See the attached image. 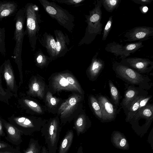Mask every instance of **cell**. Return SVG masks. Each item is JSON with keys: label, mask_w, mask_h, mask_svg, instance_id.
<instances>
[{"label": "cell", "mask_w": 153, "mask_h": 153, "mask_svg": "<svg viewBox=\"0 0 153 153\" xmlns=\"http://www.w3.org/2000/svg\"><path fill=\"white\" fill-rule=\"evenodd\" d=\"M15 29L13 39L16 42L13 52V58L19 72L20 82L19 86L23 83V73L22 53L24 38L26 34L25 29V11L24 7L19 10L16 13L14 18Z\"/></svg>", "instance_id": "cell-1"}, {"label": "cell", "mask_w": 153, "mask_h": 153, "mask_svg": "<svg viewBox=\"0 0 153 153\" xmlns=\"http://www.w3.org/2000/svg\"><path fill=\"white\" fill-rule=\"evenodd\" d=\"M102 0H97L94 7L89 11V15H85V22L87 25L85 35L79 42L78 45L91 44L97 35L101 34L103 24L101 23Z\"/></svg>", "instance_id": "cell-2"}, {"label": "cell", "mask_w": 153, "mask_h": 153, "mask_svg": "<svg viewBox=\"0 0 153 153\" xmlns=\"http://www.w3.org/2000/svg\"><path fill=\"white\" fill-rule=\"evenodd\" d=\"M112 68L116 77L128 85H137L146 90H149L152 86V80L148 76L140 74L120 62H114Z\"/></svg>", "instance_id": "cell-3"}, {"label": "cell", "mask_w": 153, "mask_h": 153, "mask_svg": "<svg viewBox=\"0 0 153 153\" xmlns=\"http://www.w3.org/2000/svg\"><path fill=\"white\" fill-rule=\"evenodd\" d=\"M24 8L25 11L26 34L31 50L34 51L40 33L41 25L43 21L41 19L38 7L36 4L27 3Z\"/></svg>", "instance_id": "cell-4"}, {"label": "cell", "mask_w": 153, "mask_h": 153, "mask_svg": "<svg viewBox=\"0 0 153 153\" xmlns=\"http://www.w3.org/2000/svg\"><path fill=\"white\" fill-rule=\"evenodd\" d=\"M46 13L61 26L72 33L74 29V17L73 15L53 1L39 0Z\"/></svg>", "instance_id": "cell-5"}, {"label": "cell", "mask_w": 153, "mask_h": 153, "mask_svg": "<svg viewBox=\"0 0 153 153\" xmlns=\"http://www.w3.org/2000/svg\"><path fill=\"white\" fill-rule=\"evenodd\" d=\"M49 86L52 92L65 90L76 92L82 95L84 94L75 77L70 73L66 71L52 75L50 79Z\"/></svg>", "instance_id": "cell-6"}, {"label": "cell", "mask_w": 153, "mask_h": 153, "mask_svg": "<svg viewBox=\"0 0 153 153\" xmlns=\"http://www.w3.org/2000/svg\"><path fill=\"white\" fill-rule=\"evenodd\" d=\"M9 122L26 136L31 135L40 131L46 122L45 120L33 116L16 115L13 114L7 118Z\"/></svg>", "instance_id": "cell-7"}, {"label": "cell", "mask_w": 153, "mask_h": 153, "mask_svg": "<svg viewBox=\"0 0 153 153\" xmlns=\"http://www.w3.org/2000/svg\"><path fill=\"white\" fill-rule=\"evenodd\" d=\"M83 95L73 94L62 103L57 111L62 123L65 124L77 116L76 114L80 113L82 109Z\"/></svg>", "instance_id": "cell-8"}, {"label": "cell", "mask_w": 153, "mask_h": 153, "mask_svg": "<svg viewBox=\"0 0 153 153\" xmlns=\"http://www.w3.org/2000/svg\"><path fill=\"white\" fill-rule=\"evenodd\" d=\"M44 137L48 153H56L61 131L59 120L58 116L49 119L40 130Z\"/></svg>", "instance_id": "cell-9"}, {"label": "cell", "mask_w": 153, "mask_h": 153, "mask_svg": "<svg viewBox=\"0 0 153 153\" xmlns=\"http://www.w3.org/2000/svg\"><path fill=\"white\" fill-rule=\"evenodd\" d=\"M143 46L141 42L126 43L123 46L114 41L108 44L105 47V50L107 52L113 53L116 56H120L119 58L123 59Z\"/></svg>", "instance_id": "cell-10"}, {"label": "cell", "mask_w": 153, "mask_h": 153, "mask_svg": "<svg viewBox=\"0 0 153 153\" xmlns=\"http://www.w3.org/2000/svg\"><path fill=\"white\" fill-rule=\"evenodd\" d=\"M101 108L102 115V122H109L114 120L119 113L120 108L114 105L106 96L101 94L96 97Z\"/></svg>", "instance_id": "cell-11"}, {"label": "cell", "mask_w": 153, "mask_h": 153, "mask_svg": "<svg viewBox=\"0 0 153 153\" xmlns=\"http://www.w3.org/2000/svg\"><path fill=\"white\" fill-rule=\"evenodd\" d=\"M120 62L141 74L149 73L153 69V62L146 58L127 57L121 59Z\"/></svg>", "instance_id": "cell-12"}, {"label": "cell", "mask_w": 153, "mask_h": 153, "mask_svg": "<svg viewBox=\"0 0 153 153\" xmlns=\"http://www.w3.org/2000/svg\"><path fill=\"white\" fill-rule=\"evenodd\" d=\"M153 36V27L146 26L135 27L126 32L124 35L127 38L125 42L146 41Z\"/></svg>", "instance_id": "cell-13"}, {"label": "cell", "mask_w": 153, "mask_h": 153, "mask_svg": "<svg viewBox=\"0 0 153 153\" xmlns=\"http://www.w3.org/2000/svg\"><path fill=\"white\" fill-rule=\"evenodd\" d=\"M1 74L5 81L7 89L12 93L15 97H17L18 87L16 84L15 76L10 60L5 61L1 65Z\"/></svg>", "instance_id": "cell-14"}, {"label": "cell", "mask_w": 153, "mask_h": 153, "mask_svg": "<svg viewBox=\"0 0 153 153\" xmlns=\"http://www.w3.org/2000/svg\"><path fill=\"white\" fill-rule=\"evenodd\" d=\"M153 120V104L148 103L138 111L129 122L133 126L137 127L141 123L144 126H149Z\"/></svg>", "instance_id": "cell-15"}, {"label": "cell", "mask_w": 153, "mask_h": 153, "mask_svg": "<svg viewBox=\"0 0 153 153\" xmlns=\"http://www.w3.org/2000/svg\"><path fill=\"white\" fill-rule=\"evenodd\" d=\"M56 40V59L64 56L69 51L68 46L70 44L68 36L62 30H55L54 31Z\"/></svg>", "instance_id": "cell-16"}, {"label": "cell", "mask_w": 153, "mask_h": 153, "mask_svg": "<svg viewBox=\"0 0 153 153\" xmlns=\"http://www.w3.org/2000/svg\"><path fill=\"white\" fill-rule=\"evenodd\" d=\"M97 52L93 57L90 64L86 70V74L89 79L92 81L97 80L105 67L104 61L99 56Z\"/></svg>", "instance_id": "cell-17"}, {"label": "cell", "mask_w": 153, "mask_h": 153, "mask_svg": "<svg viewBox=\"0 0 153 153\" xmlns=\"http://www.w3.org/2000/svg\"><path fill=\"white\" fill-rule=\"evenodd\" d=\"M4 128L7 134L5 138L11 144L16 146L19 145L23 140L22 133L15 126L1 117Z\"/></svg>", "instance_id": "cell-18"}, {"label": "cell", "mask_w": 153, "mask_h": 153, "mask_svg": "<svg viewBox=\"0 0 153 153\" xmlns=\"http://www.w3.org/2000/svg\"><path fill=\"white\" fill-rule=\"evenodd\" d=\"M126 86L124 97L120 103V108L123 110L127 107L138 96L148 95L146 90L134 85Z\"/></svg>", "instance_id": "cell-19"}, {"label": "cell", "mask_w": 153, "mask_h": 153, "mask_svg": "<svg viewBox=\"0 0 153 153\" xmlns=\"http://www.w3.org/2000/svg\"><path fill=\"white\" fill-rule=\"evenodd\" d=\"M40 43L45 47L52 61L56 59V40L53 36L45 32L39 34L38 39Z\"/></svg>", "instance_id": "cell-20"}, {"label": "cell", "mask_w": 153, "mask_h": 153, "mask_svg": "<svg viewBox=\"0 0 153 153\" xmlns=\"http://www.w3.org/2000/svg\"><path fill=\"white\" fill-rule=\"evenodd\" d=\"M44 82L37 76L32 77L30 79L28 89L26 91L28 96L43 99L45 92Z\"/></svg>", "instance_id": "cell-21"}, {"label": "cell", "mask_w": 153, "mask_h": 153, "mask_svg": "<svg viewBox=\"0 0 153 153\" xmlns=\"http://www.w3.org/2000/svg\"><path fill=\"white\" fill-rule=\"evenodd\" d=\"M19 104L22 108L25 110L27 113L42 114L43 109L36 102L30 97H23L19 99Z\"/></svg>", "instance_id": "cell-22"}, {"label": "cell", "mask_w": 153, "mask_h": 153, "mask_svg": "<svg viewBox=\"0 0 153 153\" xmlns=\"http://www.w3.org/2000/svg\"><path fill=\"white\" fill-rule=\"evenodd\" d=\"M91 122L84 112H82L76 117L74 122V128L78 136L85 133L91 126Z\"/></svg>", "instance_id": "cell-23"}, {"label": "cell", "mask_w": 153, "mask_h": 153, "mask_svg": "<svg viewBox=\"0 0 153 153\" xmlns=\"http://www.w3.org/2000/svg\"><path fill=\"white\" fill-rule=\"evenodd\" d=\"M111 141L116 148L123 150H128L129 144L124 134L118 131H114L111 135Z\"/></svg>", "instance_id": "cell-24"}, {"label": "cell", "mask_w": 153, "mask_h": 153, "mask_svg": "<svg viewBox=\"0 0 153 153\" xmlns=\"http://www.w3.org/2000/svg\"><path fill=\"white\" fill-rule=\"evenodd\" d=\"M145 95H146L137 96L127 107L123 110L126 117L125 119L126 122H129L136 113L140 110V101L143 97Z\"/></svg>", "instance_id": "cell-25"}, {"label": "cell", "mask_w": 153, "mask_h": 153, "mask_svg": "<svg viewBox=\"0 0 153 153\" xmlns=\"http://www.w3.org/2000/svg\"><path fill=\"white\" fill-rule=\"evenodd\" d=\"M18 5L11 1H0V19L14 14L17 10Z\"/></svg>", "instance_id": "cell-26"}, {"label": "cell", "mask_w": 153, "mask_h": 153, "mask_svg": "<svg viewBox=\"0 0 153 153\" xmlns=\"http://www.w3.org/2000/svg\"><path fill=\"white\" fill-rule=\"evenodd\" d=\"M74 137L73 131H68L61 142L58 153H67L73 142Z\"/></svg>", "instance_id": "cell-27"}, {"label": "cell", "mask_w": 153, "mask_h": 153, "mask_svg": "<svg viewBox=\"0 0 153 153\" xmlns=\"http://www.w3.org/2000/svg\"><path fill=\"white\" fill-rule=\"evenodd\" d=\"M34 58L36 65L41 68L47 67L52 61L50 57L44 54L40 48L35 52Z\"/></svg>", "instance_id": "cell-28"}, {"label": "cell", "mask_w": 153, "mask_h": 153, "mask_svg": "<svg viewBox=\"0 0 153 153\" xmlns=\"http://www.w3.org/2000/svg\"><path fill=\"white\" fill-rule=\"evenodd\" d=\"M88 102L95 116L101 122L102 115L101 108L96 97L90 95L88 97Z\"/></svg>", "instance_id": "cell-29"}, {"label": "cell", "mask_w": 153, "mask_h": 153, "mask_svg": "<svg viewBox=\"0 0 153 153\" xmlns=\"http://www.w3.org/2000/svg\"><path fill=\"white\" fill-rule=\"evenodd\" d=\"M111 96V101L115 106L119 105L121 96L120 92L111 80L108 81Z\"/></svg>", "instance_id": "cell-30"}, {"label": "cell", "mask_w": 153, "mask_h": 153, "mask_svg": "<svg viewBox=\"0 0 153 153\" xmlns=\"http://www.w3.org/2000/svg\"><path fill=\"white\" fill-rule=\"evenodd\" d=\"M2 66L0 65V101L9 105V100L13 96L12 93L7 88H4L2 85Z\"/></svg>", "instance_id": "cell-31"}, {"label": "cell", "mask_w": 153, "mask_h": 153, "mask_svg": "<svg viewBox=\"0 0 153 153\" xmlns=\"http://www.w3.org/2000/svg\"><path fill=\"white\" fill-rule=\"evenodd\" d=\"M42 146L37 140L31 138L26 149L24 151V153H41Z\"/></svg>", "instance_id": "cell-32"}, {"label": "cell", "mask_w": 153, "mask_h": 153, "mask_svg": "<svg viewBox=\"0 0 153 153\" xmlns=\"http://www.w3.org/2000/svg\"><path fill=\"white\" fill-rule=\"evenodd\" d=\"M121 0H102V5L106 11L112 12L119 6Z\"/></svg>", "instance_id": "cell-33"}, {"label": "cell", "mask_w": 153, "mask_h": 153, "mask_svg": "<svg viewBox=\"0 0 153 153\" xmlns=\"http://www.w3.org/2000/svg\"><path fill=\"white\" fill-rule=\"evenodd\" d=\"M45 102L48 108L54 109L56 108L59 102V100L53 97L52 93L48 91L45 95Z\"/></svg>", "instance_id": "cell-34"}, {"label": "cell", "mask_w": 153, "mask_h": 153, "mask_svg": "<svg viewBox=\"0 0 153 153\" xmlns=\"http://www.w3.org/2000/svg\"><path fill=\"white\" fill-rule=\"evenodd\" d=\"M55 2L64 4L73 7H78L82 5L85 0H52Z\"/></svg>", "instance_id": "cell-35"}, {"label": "cell", "mask_w": 153, "mask_h": 153, "mask_svg": "<svg viewBox=\"0 0 153 153\" xmlns=\"http://www.w3.org/2000/svg\"><path fill=\"white\" fill-rule=\"evenodd\" d=\"M5 29L0 27V53L5 56L6 51L5 44Z\"/></svg>", "instance_id": "cell-36"}, {"label": "cell", "mask_w": 153, "mask_h": 153, "mask_svg": "<svg viewBox=\"0 0 153 153\" xmlns=\"http://www.w3.org/2000/svg\"><path fill=\"white\" fill-rule=\"evenodd\" d=\"M113 16H111L109 18L108 21L104 28L102 40L105 41L108 36L109 33L111 29L113 22Z\"/></svg>", "instance_id": "cell-37"}, {"label": "cell", "mask_w": 153, "mask_h": 153, "mask_svg": "<svg viewBox=\"0 0 153 153\" xmlns=\"http://www.w3.org/2000/svg\"><path fill=\"white\" fill-rule=\"evenodd\" d=\"M0 153H22L19 149L13 146L0 149Z\"/></svg>", "instance_id": "cell-38"}, {"label": "cell", "mask_w": 153, "mask_h": 153, "mask_svg": "<svg viewBox=\"0 0 153 153\" xmlns=\"http://www.w3.org/2000/svg\"><path fill=\"white\" fill-rule=\"evenodd\" d=\"M135 3L140 4L142 6H145L151 3L153 0H132Z\"/></svg>", "instance_id": "cell-39"}, {"label": "cell", "mask_w": 153, "mask_h": 153, "mask_svg": "<svg viewBox=\"0 0 153 153\" xmlns=\"http://www.w3.org/2000/svg\"><path fill=\"white\" fill-rule=\"evenodd\" d=\"M12 146L7 143L1 140V139H0V149H2L10 147Z\"/></svg>", "instance_id": "cell-40"}, {"label": "cell", "mask_w": 153, "mask_h": 153, "mask_svg": "<svg viewBox=\"0 0 153 153\" xmlns=\"http://www.w3.org/2000/svg\"><path fill=\"white\" fill-rule=\"evenodd\" d=\"M4 127L0 116V139L2 137H5V134L4 131Z\"/></svg>", "instance_id": "cell-41"}, {"label": "cell", "mask_w": 153, "mask_h": 153, "mask_svg": "<svg viewBox=\"0 0 153 153\" xmlns=\"http://www.w3.org/2000/svg\"><path fill=\"white\" fill-rule=\"evenodd\" d=\"M139 9L141 12L143 13H147L149 10L148 7L146 6H142L140 7Z\"/></svg>", "instance_id": "cell-42"}, {"label": "cell", "mask_w": 153, "mask_h": 153, "mask_svg": "<svg viewBox=\"0 0 153 153\" xmlns=\"http://www.w3.org/2000/svg\"><path fill=\"white\" fill-rule=\"evenodd\" d=\"M41 153H48L47 149L45 146L42 147Z\"/></svg>", "instance_id": "cell-43"}, {"label": "cell", "mask_w": 153, "mask_h": 153, "mask_svg": "<svg viewBox=\"0 0 153 153\" xmlns=\"http://www.w3.org/2000/svg\"><path fill=\"white\" fill-rule=\"evenodd\" d=\"M76 153H84L83 148L81 146H79L78 148Z\"/></svg>", "instance_id": "cell-44"}]
</instances>
